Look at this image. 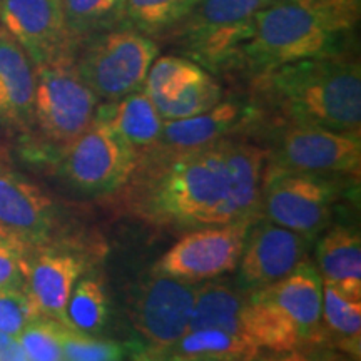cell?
<instances>
[{
	"label": "cell",
	"instance_id": "1",
	"mask_svg": "<svg viewBox=\"0 0 361 361\" xmlns=\"http://www.w3.org/2000/svg\"><path fill=\"white\" fill-rule=\"evenodd\" d=\"M223 139L191 151L139 152L123 186L126 207L154 224H224L229 174Z\"/></svg>",
	"mask_w": 361,
	"mask_h": 361
},
{
	"label": "cell",
	"instance_id": "2",
	"mask_svg": "<svg viewBox=\"0 0 361 361\" xmlns=\"http://www.w3.org/2000/svg\"><path fill=\"white\" fill-rule=\"evenodd\" d=\"M255 107L274 124H305L361 134V67L341 51L255 75Z\"/></svg>",
	"mask_w": 361,
	"mask_h": 361
},
{
	"label": "cell",
	"instance_id": "3",
	"mask_svg": "<svg viewBox=\"0 0 361 361\" xmlns=\"http://www.w3.org/2000/svg\"><path fill=\"white\" fill-rule=\"evenodd\" d=\"M350 32L293 0H276L256 13L255 34L239 49L234 67L252 75L291 62L341 52Z\"/></svg>",
	"mask_w": 361,
	"mask_h": 361
},
{
	"label": "cell",
	"instance_id": "4",
	"mask_svg": "<svg viewBox=\"0 0 361 361\" xmlns=\"http://www.w3.org/2000/svg\"><path fill=\"white\" fill-rule=\"evenodd\" d=\"M341 174L283 171L266 164L258 219L316 239L331 226L348 184Z\"/></svg>",
	"mask_w": 361,
	"mask_h": 361
},
{
	"label": "cell",
	"instance_id": "5",
	"mask_svg": "<svg viewBox=\"0 0 361 361\" xmlns=\"http://www.w3.org/2000/svg\"><path fill=\"white\" fill-rule=\"evenodd\" d=\"M159 45L128 24L99 34L79 45L74 67L101 101H116L142 90Z\"/></svg>",
	"mask_w": 361,
	"mask_h": 361
},
{
	"label": "cell",
	"instance_id": "6",
	"mask_svg": "<svg viewBox=\"0 0 361 361\" xmlns=\"http://www.w3.org/2000/svg\"><path fill=\"white\" fill-rule=\"evenodd\" d=\"M276 0H197L171 35L202 69L233 67L239 49L255 34L256 13Z\"/></svg>",
	"mask_w": 361,
	"mask_h": 361
},
{
	"label": "cell",
	"instance_id": "7",
	"mask_svg": "<svg viewBox=\"0 0 361 361\" xmlns=\"http://www.w3.org/2000/svg\"><path fill=\"white\" fill-rule=\"evenodd\" d=\"M266 164L283 171L360 178L361 134L305 124H279L271 133Z\"/></svg>",
	"mask_w": 361,
	"mask_h": 361
},
{
	"label": "cell",
	"instance_id": "8",
	"mask_svg": "<svg viewBox=\"0 0 361 361\" xmlns=\"http://www.w3.org/2000/svg\"><path fill=\"white\" fill-rule=\"evenodd\" d=\"M99 99L79 78L74 59L35 67L34 124L62 147L89 128Z\"/></svg>",
	"mask_w": 361,
	"mask_h": 361
},
{
	"label": "cell",
	"instance_id": "9",
	"mask_svg": "<svg viewBox=\"0 0 361 361\" xmlns=\"http://www.w3.org/2000/svg\"><path fill=\"white\" fill-rule=\"evenodd\" d=\"M137 164V152L101 121L62 147L61 171L84 192H112L128 183Z\"/></svg>",
	"mask_w": 361,
	"mask_h": 361
},
{
	"label": "cell",
	"instance_id": "10",
	"mask_svg": "<svg viewBox=\"0 0 361 361\" xmlns=\"http://www.w3.org/2000/svg\"><path fill=\"white\" fill-rule=\"evenodd\" d=\"M251 223V219H239L196 228L162 255L154 271L192 283L233 273L238 269Z\"/></svg>",
	"mask_w": 361,
	"mask_h": 361
},
{
	"label": "cell",
	"instance_id": "11",
	"mask_svg": "<svg viewBox=\"0 0 361 361\" xmlns=\"http://www.w3.org/2000/svg\"><path fill=\"white\" fill-rule=\"evenodd\" d=\"M200 283L152 271L141 281L130 300L129 316L147 350H161L184 336L191 322Z\"/></svg>",
	"mask_w": 361,
	"mask_h": 361
},
{
	"label": "cell",
	"instance_id": "12",
	"mask_svg": "<svg viewBox=\"0 0 361 361\" xmlns=\"http://www.w3.org/2000/svg\"><path fill=\"white\" fill-rule=\"evenodd\" d=\"M59 228L56 201L30 179L0 168V236L20 250L52 246Z\"/></svg>",
	"mask_w": 361,
	"mask_h": 361
},
{
	"label": "cell",
	"instance_id": "13",
	"mask_svg": "<svg viewBox=\"0 0 361 361\" xmlns=\"http://www.w3.org/2000/svg\"><path fill=\"white\" fill-rule=\"evenodd\" d=\"M314 239L266 219L247 228L238 283L247 291H258L278 283L308 259Z\"/></svg>",
	"mask_w": 361,
	"mask_h": 361
},
{
	"label": "cell",
	"instance_id": "14",
	"mask_svg": "<svg viewBox=\"0 0 361 361\" xmlns=\"http://www.w3.org/2000/svg\"><path fill=\"white\" fill-rule=\"evenodd\" d=\"M0 22L35 67L75 57L59 0H0Z\"/></svg>",
	"mask_w": 361,
	"mask_h": 361
},
{
	"label": "cell",
	"instance_id": "15",
	"mask_svg": "<svg viewBox=\"0 0 361 361\" xmlns=\"http://www.w3.org/2000/svg\"><path fill=\"white\" fill-rule=\"evenodd\" d=\"M25 288L40 316L66 323V306L85 273V259L57 246L24 247Z\"/></svg>",
	"mask_w": 361,
	"mask_h": 361
},
{
	"label": "cell",
	"instance_id": "16",
	"mask_svg": "<svg viewBox=\"0 0 361 361\" xmlns=\"http://www.w3.org/2000/svg\"><path fill=\"white\" fill-rule=\"evenodd\" d=\"M258 293L295 324L301 338V348H322L323 279L313 261L306 259L286 278Z\"/></svg>",
	"mask_w": 361,
	"mask_h": 361
},
{
	"label": "cell",
	"instance_id": "17",
	"mask_svg": "<svg viewBox=\"0 0 361 361\" xmlns=\"http://www.w3.org/2000/svg\"><path fill=\"white\" fill-rule=\"evenodd\" d=\"M255 104L221 101L202 114L178 121H164L157 142L152 149L166 152L191 151L223 137H229L259 121Z\"/></svg>",
	"mask_w": 361,
	"mask_h": 361
},
{
	"label": "cell",
	"instance_id": "18",
	"mask_svg": "<svg viewBox=\"0 0 361 361\" xmlns=\"http://www.w3.org/2000/svg\"><path fill=\"white\" fill-rule=\"evenodd\" d=\"M224 154L229 174V192L223 223L258 219L268 151L258 144L238 137H224Z\"/></svg>",
	"mask_w": 361,
	"mask_h": 361
},
{
	"label": "cell",
	"instance_id": "19",
	"mask_svg": "<svg viewBox=\"0 0 361 361\" xmlns=\"http://www.w3.org/2000/svg\"><path fill=\"white\" fill-rule=\"evenodd\" d=\"M34 99L35 66L22 45L0 27V124L30 128Z\"/></svg>",
	"mask_w": 361,
	"mask_h": 361
},
{
	"label": "cell",
	"instance_id": "20",
	"mask_svg": "<svg viewBox=\"0 0 361 361\" xmlns=\"http://www.w3.org/2000/svg\"><path fill=\"white\" fill-rule=\"evenodd\" d=\"M94 119L114 130L137 154L154 146L164 124L154 102L144 90L99 104Z\"/></svg>",
	"mask_w": 361,
	"mask_h": 361
},
{
	"label": "cell",
	"instance_id": "21",
	"mask_svg": "<svg viewBox=\"0 0 361 361\" xmlns=\"http://www.w3.org/2000/svg\"><path fill=\"white\" fill-rule=\"evenodd\" d=\"M247 300L250 291L238 281L218 278L201 281L194 298L189 329H221L229 335L245 338L243 316Z\"/></svg>",
	"mask_w": 361,
	"mask_h": 361
},
{
	"label": "cell",
	"instance_id": "22",
	"mask_svg": "<svg viewBox=\"0 0 361 361\" xmlns=\"http://www.w3.org/2000/svg\"><path fill=\"white\" fill-rule=\"evenodd\" d=\"M316 241V269L323 281L361 295V238L348 226H331Z\"/></svg>",
	"mask_w": 361,
	"mask_h": 361
},
{
	"label": "cell",
	"instance_id": "23",
	"mask_svg": "<svg viewBox=\"0 0 361 361\" xmlns=\"http://www.w3.org/2000/svg\"><path fill=\"white\" fill-rule=\"evenodd\" d=\"M322 348L336 350L360 361L361 295L323 281Z\"/></svg>",
	"mask_w": 361,
	"mask_h": 361
},
{
	"label": "cell",
	"instance_id": "24",
	"mask_svg": "<svg viewBox=\"0 0 361 361\" xmlns=\"http://www.w3.org/2000/svg\"><path fill=\"white\" fill-rule=\"evenodd\" d=\"M261 350L251 341L221 329H189L173 345L161 350L144 351L141 356H184L209 361L258 360Z\"/></svg>",
	"mask_w": 361,
	"mask_h": 361
},
{
	"label": "cell",
	"instance_id": "25",
	"mask_svg": "<svg viewBox=\"0 0 361 361\" xmlns=\"http://www.w3.org/2000/svg\"><path fill=\"white\" fill-rule=\"evenodd\" d=\"M66 29L78 52L79 45L126 24V0H59Z\"/></svg>",
	"mask_w": 361,
	"mask_h": 361
},
{
	"label": "cell",
	"instance_id": "26",
	"mask_svg": "<svg viewBox=\"0 0 361 361\" xmlns=\"http://www.w3.org/2000/svg\"><path fill=\"white\" fill-rule=\"evenodd\" d=\"M196 4L197 0H126V24L152 39L168 35Z\"/></svg>",
	"mask_w": 361,
	"mask_h": 361
},
{
	"label": "cell",
	"instance_id": "27",
	"mask_svg": "<svg viewBox=\"0 0 361 361\" xmlns=\"http://www.w3.org/2000/svg\"><path fill=\"white\" fill-rule=\"evenodd\" d=\"M109 316V298L99 278H79L66 306V323L82 333L96 335Z\"/></svg>",
	"mask_w": 361,
	"mask_h": 361
},
{
	"label": "cell",
	"instance_id": "28",
	"mask_svg": "<svg viewBox=\"0 0 361 361\" xmlns=\"http://www.w3.org/2000/svg\"><path fill=\"white\" fill-rule=\"evenodd\" d=\"M223 101V87L209 72L180 87L174 96L156 101L154 106L164 121H178L209 111Z\"/></svg>",
	"mask_w": 361,
	"mask_h": 361
},
{
	"label": "cell",
	"instance_id": "29",
	"mask_svg": "<svg viewBox=\"0 0 361 361\" xmlns=\"http://www.w3.org/2000/svg\"><path fill=\"white\" fill-rule=\"evenodd\" d=\"M206 72L188 57H157L147 72L142 90L151 97L152 102L161 101L174 96L180 87L202 78Z\"/></svg>",
	"mask_w": 361,
	"mask_h": 361
},
{
	"label": "cell",
	"instance_id": "30",
	"mask_svg": "<svg viewBox=\"0 0 361 361\" xmlns=\"http://www.w3.org/2000/svg\"><path fill=\"white\" fill-rule=\"evenodd\" d=\"M59 336L66 361H123L129 350L121 343L101 340L64 323H59Z\"/></svg>",
	"mask_w": 361,
	"mask_h": 361
},
{
	"label": "cell",
	"instance_id": "31",
	"mask_svg": "<svg viewBox=\"0 0 361 361\" xmlns=\"http://www.w3.org/2000/svg\"><path fill=\"white\" fill-rule=\"evenodd\" d=\"M59 323L52 318L39 316L20 333L19 341L29 361H66L59 336Z\"/></svg>",
	"mask_w": 361,
	"mask_h": 361
},
{
	"label": "cell",
	"instance_id": "32",
	"mask_svg": "<svg viewBox=\"0 0 361 361\" xmlns=\"http://www.w3.org/2000/svg\"><path fill=\"white\" fill-rule=\"evenodd\" d=\"M39 316L25 286L0 288V331L19 336L27 324Z\"/></svg>",
	"mask_w": 361,
	"mask_h": 361
},
{
	"label": "cell",
	"instance_id": "33",
	"mask_svg": "<svg viewBox=\"0 0 361 361\" xmlns=\"http://www.w3.org/2000/svg\"><path fill=\"white\" fill-rule=\"evenodd\" d=\"M301 4L322 13L345 32H351L360 20L361 0H303Z\"/></svg>",
	"mask_w": 361,
	"mask_h": 361
},
{
	"label": "cell",
	"instance_id": "34",
	"mask_svg": "<svg viewBox=\"0 0 361 361\" xmlns=\"http://www.w3.org/2000/svg\"><path fill=\"white\" fill-rule=\"evenodd\" d=\"M25 286L24 259L19 246L0 236V288Z\"/></svg>",
	"mask_w": 361,
	"mask_h": 361
},
{
	"label": "cell",
	"instance_id": "35",
	"mask_svg": "<svg viewBox=\"0 0 361 361\" xmlns=\"http://www.w3.org/2000/svg\"><path fill=\"white\" fill-rule=\"evenodd\" d=\"M328 348H295L286 351H274V353H261L258 361H326Z\"/></svg>",
	"mask_w": 361,
	"mask_h": 361
},
{
	"label": "cell",
	"instance_id": "36",
	"mask_svg": "<svg viewBox=\"0 0 361 361\" xmlns=\"http://www.w3.org/2000/svg\"><path fill=\"white\" fill-rule=\"evenodd\" d=\"M0 361H29L19 338L0 331Z\"/></svg>",
	"mask_w": 361,
	"mask_h": 361
},
{
	"label": "cell",
	"instance_id": "37",
	"mask_svg": "<svg viewBox=\"0 0 361 361\" xmlns=\"http://www.w3.org/2000/svg\"><path fill=\"white\" fill-rule=\"evenodd\" d=\"M137 361H209V360L184 358V356H139Z\"/></svg>",
	"mask_w": 361,
	"mask_h": 361
},
{
	"label": "cell",
	"instance_id": "38",
	"mask_svg": "<svg viewBox=\"0 0 361 361\" xmlns=\"http://www.w3.org/2000/svg\"><path fill=\"white\" fill-rule=\"evenodd\" d=\"M326 361H355V360H351L350 356L338 355V353H335V351L329 350V351H328V360H326Z\"/></svg>",
	"mask_w": 361,
	"mask_h": 361
},
{
	"label": "cell",
	"instance_id": "39",
	"mask_svg": "<svg viewBox=\"0 0 361 361\" xmlns=\"http://www.w3.org/2000/svg\"><path fill=\"white\" fill-rule=\"evenodd\" d=\"M293 2H300L301 4V2H303V0H293Z\"/></svg>",
	"mask_w": 361,
	"mask_h": 361
},
{
	"label": "cell",
	"instance_id": "40",
	"mask_svg": "<svg viewBox=\"0 0 361 361\" xmlns=\"http://www.w3.org/2000/svg\"><path fill=\"white\" fill-rule=\"evenodd\" d=\"M251 361H258V360H251Z\"/></svg>",
	"mask_w": 361,
	"mask_h": 361
}]
</instances>
